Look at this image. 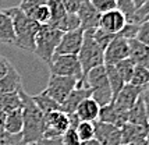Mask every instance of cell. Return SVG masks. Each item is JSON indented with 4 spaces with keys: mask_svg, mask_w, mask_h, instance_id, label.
I'll list each match as a JSON object with an SVG mask.
<instances>
[{
    "mask_svg": "<svg viewBox=\"0 0 149 145\" xmlns=\"http://www.w3.org/2000/svg\"><path fill=\"white\" fill-rule=\"evenodd\" d=\"M95 139L102 145H121V130L110 123L95 121Z\"/></svg>",
    "mask_w": 149,
    "mask_h": 145,
    "instance_id": "obj_11",
    "label": "cell"
},
{
    "mask_svg": "<svg viewBox=\"0 0 149 145\" xmlns=\"http://www.w3.org/2000/svg\"><path fill=\"white\" fill-rule=\"evenodd\" d=\"M63 32L50 25H42L35 39V50L33 54L45 64H50L53 56L56 53Z\"/></svg>",
    "mask_w": 149,
    "mask_h": 145,
    "instance_id": "obj_4",
    "label": "cell"
},
{
    "mask_svg": "<svg viewBox=\"0 0 149 145\" xmlns=\"http://www.w3.org/2000/svg\"><path fill=\"white\" fill-rule=\"evenodd\" d=\"M104 67H106V74H107L109 84H110L111 92H113V99H114L117 95L120 93V91L124 88L125 82H124L123 78L120 77V74H118V71L116 70L114 66H104Z\"/></svg>",
    "mask_w": 149,
    "mask_h": 145,
    "instance_id": "obj_27",
    "label": "cell"
},
{
    "mask_svg": "<svg viewBox=\"0 0 149 145\" xmlns=\"http://www.w3.org/2000/svg\"><path fill=\"white\" fill-rule=\"evenodd\" d=\"M135 39H138L139 42H142L143 45H146L149 47V18H145L139 24V29H138Z\"/></svg>",
    "mask_w": 149,
    "mask_h": 145,
    "instance_id": "obj_39",
    "label": "cell"
},
{
    "mask_svg": "<svg viewBox=\"0 0 149 145\" xmlns=\"http://www.w3.org/2000/svg\"><path fill=\"white\" fill-rule=\"evenodd\" d=\"M0 43H4V45L15 43L13 20L6 11V8H0Z\"/></svg>",
    "mask_w": 149,
    "mask_h": 145,
    "instance_id": "obj_21",
    "label": "cell"
},
{
    "mask_svg": "<svg viewBox=\"0 0 149 145\" xmlns=\"http://www.w3.org/2000/svg\"><path fill=\"white\" fill-rule=\"evenodd\" d=\"M148 92H149V91H148Z\"/></svg>",
    "mask_w": 149,
    "mask_h": 145,
    "instance_id": "obj_51",
    "label": "cell"
},
{
    "mask_svg": "<svg viewBox=\"0 0 149 145\" xmlns=\"http://www.w3.org/2000/svg\"><path fill=\"white\" fill-rule=\"evenodd\" d=\"M47 7L50 10V22H49V25L56 24L57 21H60L67 14V10H65L61 0H49L47 1Z\"/></svg>",
    "mask_w": 149,
    "mask_h": 145,
    "instance_id": "obj_30",
    "label": "cell"
},
{
    "mask_svg": "<svg viewBox=\"0 0 149 145\" xmlns=\"http://www.w3.org/2000/svg\"><path fill=\"white\" fill-rule=\"evenodd\" d=\"M22 128H24L22 107L7 113L6 121H4V131L11 135H19V134H22Z\"/></svg>",
    "mask_w": 149,
    "mask_h": 145,
    "instance_id": "obj_22",
    "label": "cell"
},
{
    "mask_svg": "<svg viewBox=\"0 0 149 145\" xmlns=\"http://www.w3.org/2000/svg\"><path fill=\"white\" fill-rule=\"evenodd\" d=\"M120 130H121V145L132 144V142H138V141L146 139L149 134L148 127L136 125L132 124V123H125Z\"/></svg>",
    "mask_w": 149,
    "mask_h": 145,
    "instance_id": "obj_18",
    "label": "cell"
},
{
    "mask_svg": "<svg viewBox=\"0 0 149 145\" xmlns=\"http://www.w3.org/2000/svg\"><path fill=\"white\" fill-rule=\"evenodd\" d=\"M22 135H11L4 130H0V145H21Z\"/></svg>",
    "mask_w": 149,
    "mask_h": 145,
    "instance_id": "obj_37",
    "label": "cell"
},
{
    "mask_svg": "<svg viewBox=\"0 0 149 145\" xmlns=\"http://www.w3.org/2000/svg\"><path fill=\"white\" fill-rule=\"evenodd\" d=\"M77 15L81 21V28L84 31H93L99 26L100 15L95 6L91 3V0H79V6L77 10Z\"/></svg>",
    "mask_w": 149,
    "mask_h": 145,
    "instance_id": "obj_10",
    "label": "cell"
},
{
    "mask_svg": "<svg viewBox=\"0 0 149 145\" xmlns=\"http://www.w3.org/2000/svg\"><path fill=\"white\" fill-rule=\"evenodd\" d=\"M61 139H63V145H81V139L78 137L75 127H70L61 135Z\"/></svg>",
    "mask_w": 149,
    "mask_h": 145,
    "instance_id": "obj_38",
    "label": "cell"
},
{
    "mask_svg": "<svg viewBox=\"0 0 149 145\" xmlns=\"http://www.w3.org/2000/svg\"><path fill=\"white\" fill-rule=\"evenodd\" d=\"M145 1H146V0H132V4L135 7V11H138V10L145 4Z\"/></svg>",
    "mask_w": 149,
    "mask_h": 145,
    "instance_id": "obj_45",
    "label": "cell"
},
{
    "mask_svg": "<svg viewBox=\"0 0 149 145\" xmlns=\"http://www.w3.org/2000/svg\"><path fill=\"white\" fill-rule=\"evenodd\" d=\"M6 113L0 110V130H4V121H6Z\"/></svg>",
    "mask_w": 149,
    "mask_h": 145,
    "instance_id": "obj_46",
    "label": "cell"
},
{
    "mask_svg": "<svg viewBox=\"0 0 149 145\" xmlns=\"http://www.w3.org/2000/svg\"><path fill=\"white\" fill-rule=\"evenodd\" d=\"M116 38H118V35H116V33H109V32H106V31H103V29H100V28L93 29V39L100 46V49L103 52Z\"/></svg>",
    "mask_w": 149,
    "mask_h": 145,
    "instance_id": "obj_31",
    "label": "cell"
},
{
    "mask_svg": "<svg viewBox=\"0 0 149 145\" xmlns=\"http://www.w3.org/2000/svg\"><path fill=\"white\" fill-rule=\"evenodd\" d=\"M146 18H149V15H148V17H146Z\"/></svg>",
    "mask_w": 149,
    "mask_h": 145,
    "instance_id": "obj_50",
    "label": "cell"
},
{
    "mask_svg": "<svg viewBox=\"0 0 149 145\" xmlns=\"http://www.w3.org/2000/svg\"><path fill=\"white\" fill-rule=\"evenodd\" d=\"M77 57L79 60L84 77L92 68L104 66V52L93 39V31H85L84 42H82L81 50H79Z\"/></svg>",
    "mask_w": 149,
    "mask_h": 145,
    "instance_id": "obj_5",
    "label": "cell"
},
{
    "mask_svg": "<svg viewBox=\"0 0 149 145\" xmlns=\"http://www.w3.org/2000/svg\"><path fill=\"white\" fill-rule=\"evenodd\" d=\"M86 86L91 89L92 99H95L100 107L111 103L113 100V92H111L109 78L106 74V67L99 66L96 68H92L84 77Z\"/></svg>",
    "mask_w": 149,
    "mask_h": 145,
    "instance_id": "obj_3",
    "label": "cell"
},
{
    "mask_svg": "<svg viewBox=\"0 0 149 145\" xmlns=\"http://www.w3.org/2000/svg\"><path fill=\"white\" fill-rule=\"evenodd\" d=\"M128 45H130V56L128 57L135 63V66L145 67L149 70V47L138 39L128 40Z\"/></svg>",
    "mask_w": 149,
    "mask_h": 145,
    "instance_id": "obj_19",
    "label": "cell"
},
{
    "mask_svg": "<svg viewBox=\"0 0 149 145\" xmlns=\"http://www.w3.org/2000/svg\"><path fill=\"white\" fill-rule=\"evenodd\" d=\"M78 82L79 81L70 78V77H60V75L50 74V77L47 79L46 89L43 92L47 93L53 100H56L57 103L61 105L65 99L68 98V95L77 88Z\"/></svg>",
    "mask_w": 149,
    "mask_h": 145,
    "instance_id": "obj_7",
    "label": "cell"
},
{
    "mask_svg": "<svg viewBox=\"0 0 149 145\" xmlns=\"http://www.w3.org/2000/svg\"><path fill=\"white\" fill-rule=\"evenodd\" d=\"M143 92H145V89H142V88L134 86L131 84H125L124 88L120 91V93L111 100V103L116 106L117 109L128 113Z\"/></svg>",
    "mask_w": 149,
    "mask_h": 145,
    "instance_id": "obj_13",
    "label": "cell"
},
{
    "mask_svg": "<svg viewBox=\"0 0 149 145\" xmlns=\"http://www.w3.org/2000/svg\"><path fill=\"white\" fill-rule=\"evenodd\" d=\"M86 98H92L91 89L86 86L85 81L82 79L81 82H78L77 88L68 95V98L61 103V110L67 114H74L77 112V107L79 106V103Z\"/></svg>",
    "mask_w": 149,
    "mask_h": 145,
    "instance_id": "obj_15",
    "label": "cell"
},
{
    "mask_svg": "<svg viewBox=\"0 0 149 145\" xmlns=\"http://www.w3.org/2000/svg\"><path fill=\"white\" fill-rule=\"evenodd\" d=\"M22 100V116H24V128H22V144H38L45 134V114L40 112L32 100V96L28 95L21 88L18 91Z\"/></svg>",
    "mask_w": 149,
    "mask_h": 145,
    "instance_id": "obj_1",
    "label": "cell"
},
{
    "mask_svg": "<svg viewBox=\"0 0 149 145\" xmlns=\"http://www.w3.org/2000/svg\"><path fill=\"white\" fill-rule=\"evenodd\" d=\"M148 15H149V0H146L145 4H143V6L135 13V21L138 22V24H141Z\"/></svg>",
    "mask_w": 149,
    "mask_h": 145,
    "instance_id": "obj_40",
    "label": "cell"
},
{
    "mask_svg": "<svg viewBox=\"0 0 149 145\" xmlns=\"http://www.w3.org/2000/svg\"><path fill=\"white\" fill-rule=\"evenodd\" d=\"M97 120L103 121V123H110V124H114L121 128L125 123H128V113L117 109L113 103H109V105L100 107Z\"/></svg>",
    "mask_w": 149,
    "mask_h": 145,
    "instance_id": "obj_16",
    "label": "cell"
},
{
    "mask_svg": "<svg viewBox=\"0 0 149 145\" xmlns=\"http://www.w3.org/2000/svg\"><path fill=\"white\" fill-rule=\"evenodd\" d=\"M81 145H102L97 139H95V138H92V139H89V141H84V142H81Z\"/></svg>",
    "mask_w": 149,
    "mask_h": 145,
    "instance_id": "obj_47",
    "label": "cell"
},
{
    "mask_svg": "<svg viewBox=\"0 0 149 145\" xmlns=\"http://www.w3.org/2000/svg\"><path fill=\"white\" fill-rule=\"evenodd\" d=\"M11 66H13V64L10 63V60L0 54V79L3 78L7 72H8V70H10V67Z\"/></svg>",
    "mask_w": 149,
    "mask_h": 145,
    "instance_id": "obj_41",
    "label": "cell"
},
{
    "mask_svg": "<svg viewBox=\"0 0 149 145\" xmlns=\"http://www.w3.org/2000/svg\"><path fill=\"white\" fill-rule=\"evenodd\" d=\"M130 45L124 38H116L104 50V66H116L121 60L128 59Z\"/></svg>",
    "mask_w": 149,
    "mask_h": 145,
    "instance_id": "obj_12",
    "label": "cell"
},
{
    "mask_svg": "<svg viewBox=\"0 0 149 145\" xmlns=\"http://www.w3.org/2000/svg\"><path fill=\"white\" fill-rule=\"evenodd\" d=\"M91 3L100 14L117 8V0H91Z\"/></svg>",
    "mask_w": 149,
    "mask_h": 145,
    "instance_id": "obj_36",
    "label": "cell"
},
{
    "mask_svg": "<svg viewBox=\"0 0 149 145\" xmlns=\"http://www.w3.org/2000/svg\"><path fill=\"white\" fill-rule=\"evenodd\" d=\"M142 95L139 96V99L136 100V103L131 107V110L128 112V123L142 125V127H148L149 128V121H148V116H146V110H145V105H143Z\"/></svg>",
    "mask_w": 149,
    "mask_h": 145,
    "instance_id": "obj_23",
    "label": "cell"
},
{
    "mask_svg": "<svg viewBox=\"0 0 149 145\" xmlns=\"http://www.w3.org/2000/svg\"><path fill=\"white\" fill-rule=\"evenodd\" d=\"M138 29H139V24L138 22H127L125 26L121 29V32L118 33V38H124L127 40L135 39Z\"/></svg>",
    "mask_w": 149,
    "mask_h": 145,
    "instance_id": "obj_35",
    "label": "cell"
},
{
    "mask_svg": "<svg viewBox=\"0 0 149 145\" xmlns=\"http://www.w3.org/2000/svg\"><path fill=\"white\" fill-rule=\"evenodd\" d=\"M28 145H39V144H28Z\"/></svg>",
    "mask_w": 149,
    "mask_h": 145,
    "instance_id": "obj_49",
    "label": "cell"
},
{
    "mask_svg": "<svg viewBox=\"0 0 149 145\" xmlns=\"http://www.w3.org/2000/svg\"><path fill=\"white\" fill-rule=\"evenodd\" d=\"M127 24V18L118 8L110 10V11H106L100 15V21H99V26L100 29H103L109 33H118L121 32L124 26Z\"/></svg>",
    "mask_w": 149,
    "mask_h": 145,
    "instance_id": "obj_14",
    "label": "cell"
},
{
    "mask_svg": "<svg viewBox=\"0 0 149 145\" xmlns=\"http://www.w3.org/2000/svg\"><path fill=\"white\" fill-rule=\"evenodd\" d=\"M99 113H100V106L95 99L86 98L84 99L79 106L77 107V117L79 121H89V123H95L99 119Z\"/></svg>",
    "mask_w": 149,
    "mask_h": 145,
    "instance_id": "obj_17",
    "label": "cell"
},
{
    "mask_svg": "<svg viewBox=\"0 0 149 145\" xmlns=\"http://www.w3.org/2000/svg\"><path fill=\"white\" fill-rule=\"evenodd\" d=\"M32 100L35 102V105L40 109V112L43 113V114H47V113L54 112V110H61V105L57 103L56 100H53V99L45 92L33 95Z\"/></svg>",
    "mask_w": 149,
    "mask_h": 145,
    "instance_id": "obj_24",
    "label": "cell"
},
{
    "mask_svg": "<svg viewBox=\"0 0 149 145\" xmlns=\"http://www.w3.org/2000/svg\"><path fill=\"white\" fill-rule=\"evenodd\" d=\"M116 70L118 71L120 77L123 78V81L125 84H130L131 79H132V75H134V70H135V63L128 57L125 60H121L120 63H117L116 66Z\"/></svg>",
    "mask_w": 149,
    "mask_h": 145,
    "instance_id": "obj_29",
    "label": "cell"
},
{
    "mask_svg": "<svg viewBox=\"0 0 149 145\" xmlns=\"http://www.w3.org/2000/svg\"><path fill=\"white\" fill-rule=\"evenodd\" d=\"M22 88V79L15 67L11 66L3 78L0 79V95L3 93H15Z\"/></svg>",
    "mask_w": 149,
    "mask_h": 145,
    "instance_id": "obj_20",
    "label": "cell"
},
{
    "mask_svg": "<svg viewBox=\"0 0 149 145\" xmlns=\"http://www.w3.org/2000/svg\"><path fill=\"white\" fill-rule=\"evenodd\" d=\"M84 33L85 31L82 28H78L75 31L63 33L54 56H61V54L78 56V53L81 50V46H82V42H84Z\"/></svg>",
    "mask_w": 149,
    "mask_h": 145,
    "instance_id": "obj_9",
    "label": "cell"
},
{
    "mask_svg": "<svg viewBox=\"0 0 149 145\" xmlns=\"http://www.w3.org/2000/svg\"><path fill=\"white\" fill-rule=\"evenodd\" d=\"M50 74L53 75H60V77H70L77 81L84 79V72L79 64V60L77 56L71 54H61V56H54L49 64Z\"/></svg>",
    "mask_w": 149,
    "mask_h": 145,
    "instance_id": "obj_6",
    "label": "cell"
},
{
    "mask_svg": "<svg viewBox=\"0 0 149 145\" xmlns=\"http://www.w3.org/2000/svg\"><path fill=\"white\" fill-rule=\"evenodd\" d=\"M53 28H56L58 31H61L63 33L65 32H71V31H75L78 28H81V21H79V17L77 15V13H67L61 18L60 21H57L56 24H53Z\"/></svg>",
    "mask_w": 149,
    "mask_h": 145,
    "instance_id": "obj_25",
    "label": "cell"
},
{
    "mask_svg": "<svg viewBox=\"0 0 149 145\" xmlns=\"http://www.w3.org/2000/svg\"><path fill=\"white\" fill-rule=\"evenodd\" d=\"M29 17L36 21L39 25H49V22H50V10H49L47 4H43V6H39Z\"/></svg>",
    "mask_w": 149,
    "mask_h": 145,
    "instance_id": "obj_33",
    "label": "cell"
},
{
    "mask_svg": "<svg viewBox=\"0 0 149 145\" xmlns=\"http://www.w3.org/2000/svg\"><path fill=\"white\" fill-rule=\"evenodd\" d=\"M70 117L63 110H54L45 114V134L43 138H53V137H61L68 128Z\"/></svg>",
    "mask_w": 149,
    "mask_h": 145,
    "instance_id": "obj_8",
    "label": "cell"
},
{
    "mask_svg": "<svg viewBox=\"0 0 149 145\" xmlns=\"http://www.w3.org/2000/svg\"><path fill=\"white\" fill-rule=\"evenodd\" d=\"M47 1H49V0H21V3L18 4V7L26 15H31L39 6L47 4Z\"/></svg>",
    "mask_w": 149,
    "mask_h": 145,
    "instance_id": "obj_34",
    "label": "cell"
},
{
    "mask_svg": "<svg viewBox=\"0 0 149 145\" xmlns=\"http://www.w3.org/2000/svg\"><path fill=\"white\" fill-rule=\"evenodd\" d=\"M39 145H63L61 137H53V138H42L38 142Z\"/></svg>",
    "mask_w": 149,
    "mask_h": 145,
    "instance_id": "obj_43",
    "label": "cell"
},
{
    "mask_svg": "<svg viewBox=\"0 0 149 145\" xmlns=\"http://www.w3.org/2000/svg\"><path fill=\"white\" fill-rule=\"evenodd\" d=\"M21 107H22V100L18 92L0 95V110H3L6 114Z\"/></svg>",
    "mask_w": 149,
    "mask_h": 145,
    "instance_id": "obj_26",
    "label": "cell"
},
{
    "mask_svg": "<svg viewBox=\"0 0 149 145\" xmlns=\"http://www.w3.org/2000/svg\"><path fill=\"white\" fill-rule=\"evenodd\" d=\"M127 145H149V142H148V139H142V141L132 142V144H127Z\"/></svg>",
    "mask_w": 149,
    "mask_h": 145,
    "instance_id": "obj_48",
    "label": "cell"
},
{
    "mask_svg": "<svg viewBox=\"0 0 149 145\" xmlns=\"http://www.w3.org/2000/svg\"><path fill=\"white\" fill-rule=\"evenodd\" d=\"M75 130H77V134H78V137H79V139H81V142L95 138V124L93 123L79 121L78 125L75 127Z\"/></svg>",
    "mask_w": 149,
    "mask_h": 145,
    "instance_id": "obj_32",
    "label": "cell"
},
{
    "mask_svg": "<svg viewBox=\"0 0 149 145\" xmlns=\"http://www.w3.org/2000/svg\"><path fill=\"white\" fill-rule=\"evenodd\" d=\"M142 96H143V105H145V110H146V116H148V121H149V92L145 91Z\"/></svg>",
    "mask_w": 149,
    "mask_h": 145,
    "instance_id": "obj_44",
    "label": "cell"
},
{
    "mask_svg": "<svg viewBox=\"0 0 149 145\" xmlns=\"http://www.w3.org/2000/svg\"><path fill=\"white\" fill-rule=\"evenodd\" d=\"M64 4L67 13H77L78 6H79V0H61Z\"/></svg>",
    "mask_w": 149,
    "mask_h": 145,
    "instance_id": "obj_42",
    "label": "cell"
},
{
    "mask_svg": "<svg viewBox=\"0 0 149 145\" xmlns=\"http://www.w3.org/2000/svg\"><path fill=\"white\" fill-rule=\"evenodd\" d=\"M130 84L138 88H142L145 91H149V70L145 67L135 66L134 75H132Z\"/></svg>",
    "mask_w": 149,
    "mask_h": 145,
    "instance_id": "obj_28",
    "label": "cell"
},
{
    "mask_svg": "<svg viewBox=\"0 0 149 145\" xmlns=\"http://www.w3.org/2000/svg\"><path fill=\"white\" fill-rule=\"evenodd\" d=\"M6 11L13 20L14 32H15L14 46L33 53L35 39H36V35H38L42 25H39L35 20H32L29 15H26L18 6L8 7V8H6Z\"/></svg>",
    "mask_w": 149,
    "mask_h": 145,
    "instance_id": "obj_2",
    "label": "cell"
}]
</instances>
